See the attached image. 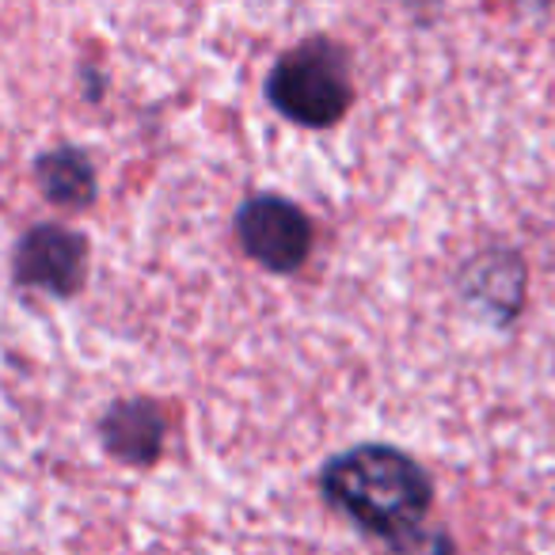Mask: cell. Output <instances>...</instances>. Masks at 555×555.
<instances>
[{
  "label": "cell",
  "instance_id": "cell-1",
  "mask_svg": "<svg viewBox=\"0 0 555 555\" xmlns=\"http://www.w3.org/2000/svg\"><path fill=\"white\" fill-rule=\"evenodd\" d=\"M320 487L335 509L385 540L418 529L434 502L423 464L392 446H358L335 456L320 476Z\"/></svg>",
  "mask_w": 555,
  "mask_h": 555
},
{
  "label": "cell",
  "instance_id": "cell-2",
  "mask_svg": "<svg viewBox=\"0 0 555 555\" xmlns=\"http://www.w3.org/2000/svg\"><path fill=\"white\" fill-rule=\"evenodd\" d=\"M267 100L297 126H312V130L335 126L354 100L343 50L324 39H312L305 47L289 50L270 69Z\"/></svg>",
  "mask_w": 555,
  "mask_h": 555
},
{
  "label": "cell",
  "instance_id": "cell-3",
  "mask_svg": "<svg viewBox=\"0 0 555 555\" xmlns=\"http://www.w3.org/2000/svg\"><path fill=\"white\" fill-rule=\"evenodd\" d=\"M236 236L240 247L251 255L259 267L274 274H289L309 259L312 247V224L289 198L278 194H255L240 206L236 214Z\"/></svg>",
  "mask_w": 555,
  "mask_h": 555
},
{
  "label": "cell",
  "instance_id": "cell-4",
  "mask_svg": "<svg viewBox=\"0 0 555 555\" xmlns=\"http://www.w3.org/2000/svg\"><path fill=\"white\" fill-rule=\"evenodd\" d=\"M20 286L47 289L54 297H73L85 286L88 274V244L80 232L62 224H39L16 244L12 259Z\"/></svg>",
  "mask_w": 555,
  "mask_h": 555
},
{
  "label": "cell",
  "instance_id": "cell-5",
  "mask_svg": "<svg viewBox=\"0 0 555 555\" xmlns=\"http://www.w3.org/2000/svg\"><path fill=\"white\" fill-rule=\"evenodd\" d=\"M100 434L111 456L126 464H153L164 446V415L149 400H126L107 411Z\"/></svg>",
  "mask_w": 555,
  "mask_h": 555
},
{
  "label": "cell",
  "instance_id": "cell-6",
  "mask_svg": "<svg viewBox=\"0 0 555 555\" xmlns=\"http://www.w3.org/2000/svg\"><path fill=\"white\" fill-rule=\"evenodd\" d=\"M35 179L54 206L80 209L95 198V168L80 149H54V153L39 156Z\"/></svg>",
  "mask_w": 555,
  "mask_h": 555
},
{
  "label": "cell",
  "instance_id": "cell-7",
  "mask_svg": "<svg viewBox=\"0 0 555 555\" xmlns=\"http://www.w3.org/2000/svg\"><path fill=\"white\" fill-rule=\"evenodd\" d=\"M385 555H456V552H453V540H449L446 532H430L418 525V529L388 540Z\"/></svg>",
  "mask_w": 555,
  "mask_h": 555
}]
</instances>
